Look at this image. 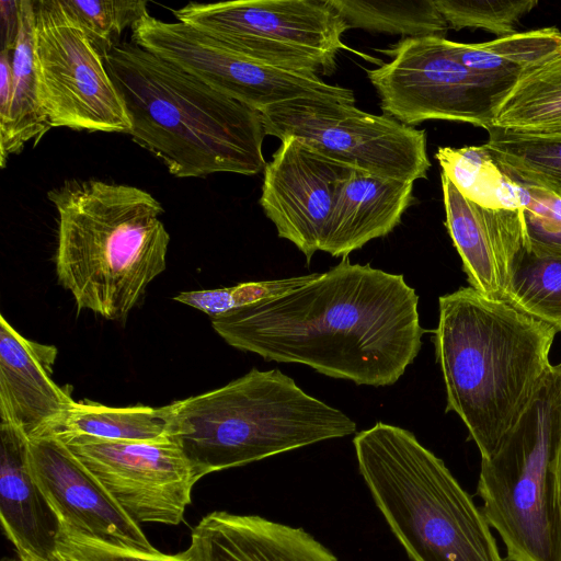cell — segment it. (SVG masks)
Returning a JSON list of instances; mask_svg holds the SVG:
<instances>
[{"label":"cell","instance_id":"7402d4cb","mask_svg":"<svg viewBox=\"0 0 561 561\" xmlns=\"http://www.w3.org/2000/svg\"><path fill=\"white\" fill-rule=\"evenodd\" d=\"M485 149L512 181L561 197V129L517 130L490 127Z\"/></svg>","mask_w":561,"mask_h":561},{"label":"cell","instance_id":"ffe728a7","mask_svg":"<svg viewBox=\"0 0 561 561\" xmlns=\"http://www.w3.org/2000/svg\"><path fill=\"white\" fill-rule=\"evenodd\" d=\"M27 438L0 423V518L16 553L55 556L58 524L27 466Z\"/></svg>","mask_w":561,"mask_h":561},{"label":"cell","instance_id":"603a6c76","mask_svg":"<svg viewBox=\"0 0 561 561\" xmlns=\"http://www.w3.org/2000/svg\"><path fill=\"white\" fill-rule=\"evenodd\" d=\"M87 435L112 440H156L171 436L168 405L108 407L75 401L47 435ZM46 436V435H44Z\"/></svg>","mask_w":561,"mask_h":561},{"label":"cell","instance_id":"e575fe53","mask_svg":"<svg viewBox=\"0 0 561 561\" xmlns=\"http://www.w3.org/2000/svg\"><path fill=\"white\" fill-rule=\"evenodd\" d=\"M18 556L21 557L24 561H62L56 554L51 559H43L28 553L18 552Z\"/></svg>","mask_w":561,"mask_h":561},{"label":"cell","instance_id":"8992f818","mask_svg":"<svg viewBox=\"0 0 561 561\" xmlns=\"http://www.w3.org/2000/svg\"><path fill=\"white\" fill-rule=\"evenodd\" d=\"M353 444L377 507L413 561H504L482 510L412 432L377 422Z\"/></svg>","mask_w":561,"mask_h":561},{"label":"cell","instance_id":"836d02e7","mask_svg":"<svg viewBox=\"0 0 561 561\" xmlns=\"http://www.w3.org/2000/svg\"><path fill=\"white\" fill-rule=\"evenodd\" d=\"M556 482H557L558 502H559V507L561 511V442H560L557 460H556Z\"/></svg>","mask_w":561,"mask_h":561},{"label":"cell","instance_id":"cb8c5ba5","mask_svg":"<svg viewBox=\"0 0 561 561\" xmlns=\"http://www.w3.org/2000/svg\"><path fill=\"white\" fill-rule=\"evenodd\" d=\"M492 126L561 129V58L520 77L499 105Z\"/></svg>","mask_w":561,"mask_h":561},{"label":"cell","instance_id":"4dcf8cb0","mask_svg":"<svg viewBox=\"0 0 561 561\" xmlns=\"http://www.w3.org/2000/svg\"><path fill=\"white\" fill-rule=\"evenodd\" d=\"M482 44L502 73L518 79L561 58V32L556 27L515 33Z\"/></svg>","mask_w":561,"mask_h":561},{"label":"cell","instance_id":"2e32d148","mask_svg":"<svg viewBox=\"0 0 561 561\" xmlns=\"http://www.w3.org/2000/svg\"><path fill=\"white\" fill-rule=\"evenodd\" d=\"M445 226L470 287L506 299L514 263L529 243L523 207H488L466 197L442 172Z\"/></svg>","mask_w":561,"mask_h":561},{"label":"cell","instance_id":"1f68e13d","mask_svg":"<svg viewBox=\"0 0 561 561\" xmlns=\"http://www.w3.org/2000/svg\"><path fill=\"white\" fill-rule=\"evenodd\" d=\"M448 26L454 30L482 28L497 38L513 35L523 15L530 12L535 0H434Z\"/></svg>","mask_w":561,"mask_h":561},{"label":"cell","instance_id":"7c38bea8","mask_svg":"<svg viewBox=\"0 0 561 561\" xmlns=\"http://www.w3.org/2000/svg\"><path fill=\"white\" fill-rule=\"evenodd\" d=\"M96 479L137 524L179 525L192 492L204 476L180 444L168 436L156 440H112L87 435H51Z\"/></svg>","mask_w":561,"mask_h":561},{"label":"cell","instance_id":"30bf717a","mask_svg":"<svg viewBox=\"0 0 561 561\" xmlns=\"http://www.w3.org/2000/svg\"><path fill=\"white\" fill-rule=\"evenodd\" d=\"M266 135L297 137L353 169L415 182L431 167L426 133L333 98H298L262 113Z\"/></svg>","mask_w":561,"mask_h":561},{"label":"cell","instance_id":"83f0119b","mask_svg":"<svg viewBox=\"0 0 561 561\" xmlns=\"http://www.w3.org/2000/svg\"><path fill=\"white\" fill-rule=\"evenodd\" d=\"M99 54L117 47L122 33L149 14L144 0H59Z\"/></svg>","mask_w":561,"mask_h":561},{"label":"cell","instance_id":"44dd1931","mask_svg":"<svg viewBox=\"0 0 561 561\" xmlns=\"http://www.w3.org/2000/svg\"><path fill=\"white\" fill-rule=\"evenodd\" d=\"M51 128L42 106L34 60V3L19 1V23L12 49V92L7 122L0 126V167L32 139Z\"/></svg>","mask_w":561,"mask_h":561},{"label":"cell","instance_id":"52a82bcc","mask_svg":"<svg viewBox=\"0 0 561 561\" xmlns=\"http://www.w3.org/2000/svg\"><path fill=\"white\" fill-rule=\"evenodd\" d=\"M560 442L561 363L550 367L497 449L481 458L477 494L505 546V561H561Z\"/></svg>","mask_w":561,"mask_h":561},{"label":"cell","instance_id":"ac0fdd59","mask_svg":"<svg viewBox=\"0 0 561 561\" xmlns=\"http://www.w3.org/2000/svg\"><path fill=\"white\" fill-rule=\"evenodd\" d=\"M413 182L353 169L340 187L322 251L347 257L369 241L390 233L413 202Z\"/></svg>","mask_w":561,"mask_h":561},{"label":"cell","instance_id":"5b68a950","mask_svg":"<svg viewBox=\"0 0 561 561\" xmlns=\"http://www.w3.org/2000/svg\"><path fill=\"white\" fill-rule=\"evenodd\" d=\"M171 436L205 477L356 433V422L274 368L168 404Z\"/></svg>","mask_w":561,"mask_h":561},{"label":"cell","instance_id":"e0dca14e","mask_svg":"<svg viewBox=\"0 0 561 561\" xmlns=\"http://www.w3.org/2000/svg\"><path fill=\"white\" fill-rule=\"evenodd\" d=\"M57 353L54 345L24 337L0 317L1 423L26 438L47 435L76 401L69 387L53 379Z\"/></svg>","mask_w":561,"mask_h":561},{"label":"cell","instance_id":"4fadbf2b","mask_svg":"<svg viewBox=\"0 0 561 561\" xmlns=\"http://www.w3.org/2000/svg\"><path fill=\"white\" fill-rule=\"evenodd\" d=\"M133 43L259 112L298 98H333L355 103L352 90L316 75L293 72L237 55L195 27L150 14L131 27Z\"/></svg>","mask_w":561,"mask_h":561},{"label":"cell","instance_id":"d590c367","mask_svg":"<svg viewBox=\"0 0 561 561\" xmlns=\"http://www.w3.org/2000/svg\"><path fill=\"white\" fill-rule=\"evenodd\" d=\"M1 561H24L21 557H5Z\"/></svg>","mask_w":561,"mask_h":561},{"label":"cell","instance_id":"f1b7e54d","mask_svg":"<svg viewBox=\"0 0 561 561\" xmlns=\"http://www.w3.org/2000/svg\"><path fill=\"white\" fill-rule=\"evenodd\" d=\"M55 554L62 561H206L199 538L192 533L190 546L167 554L108 542L58 524Z\"/></svg>","mask_w":561,"mask_h":561},{"label":"cell","instance_id":"d4e9b609","mask_svg":"<svg viewBox=\"0 0 561 561\" xmlns=\"http://www.w3.org/2000/svg\"><path fill=\"white\" fill-rule=\"evenodd\" d=\"M348 28L408 37H444L449 26L434 0H331Z\"/></svg>","mask_w":561,"mask_h":561},{"label":"cell","instance_id":"484cf974","mask_svg":"<svg viewBox=\"0 0 561 561\" xmlns=\"http://www.w3.org/2000/svg\"><path fill=\"white\" fill-rule=\"evenodd\" d=\"M442 172L469 199L488 207L519 208L518 185L507 178L482 146L440 147Z\"/></svg>","mask_w":561,"mask_h":561},{"label":"cell","instance_id":"3957f363","mask_svg":"<svg viewBox=\"0 0 561 561\" xmlns=\"http://www.w3.org/2000/svg\"><path fill=\"white\" fill-rule=\"evenodd\" d=\"M133 140L176 178L254 175L266 162L261 112L131 43L104 59Z\"/></svg>","mask_w":561,"mask_h":561},{"label":"cell","instance_id":"d6986e66","mask_svg":"<svg viewBox=\"0 0 561 561\" xmlns=\"http://www.w3.org/2000/svg\"><path fill=\"white\" fill-rule=\"evenodd\" d=\"M192 533L199 538L206 561H339L305 529L259 515L215 511Z\"/></svg>","mask_w":561,"mask_h":561},{"label":"cell","instance_id":"4316f807","mask_svg":"<svg viewBox=\"0 0 561 561\" xmlns=\"http://www.w3.org/2000/svg\"><path fill=\"white\" fill-rule=\"evenodd\" d=\"M505 300L560 332L561 253L537 251L528 243L514 263Z\"/></svg>","mask_w":561,"mask_h":561},{"label":"cell","instance_id":"9c48e42d","mask_svg":"<svg viewBox=\"0 0 561 561\" xmlns=\"http://www.w3.org/2000/svg\"><path fill=\"white\" fill-rule=\"evenodd\" d=\"M381 53L388 62L367 70L385 115L407 126L446 119L489 129L517 78L476 72L445 37H405Z\"/></svg>","mask_w":561,"mask_h":561},{"label":"cell","instance_id":"9a60e30c","mask_svg":"<svg viewBox=\"0 0 561 561\" xmlns=\"http://www.w3.org/2000/svg\"><path fill=\"white\" fill-rule=\"evenodd\" d=\"M27 466L57 524L127 547L152 550L139 524L51 435L27 438Z\"/></svg>","mask_w":561,"mask_h":561},{"label":"cell","instance_id":"ba28073f","mask_svg":"<svg viewBox=\"0 0 561 561\" xmlns=\"http://www.w3.org/2000/svg\"><path fill=\"white\" fill-rule=\"evenodd\" d=\"M174 16L237 55L293 72L330 76L346 48L348 27L331 0L191 2Z\"/></svg>","mask_w":561,"mask_h":561},{"label":"cell","instance_id":"f546056e","mask_svg":"<svg viewBox=\"0 0 561 561\" xmlns=\"http://www.w3.org/2000/svg\"><path fill=\"white\" fill-rule=\"evenodd\" d=\"M319 273L276 279L240 283L231 287L182 291L174 297L178 302L191 306L219 318L245 307L284 296L317 278Z\"/></svg>","mask_w":561,"mask_h":561},{"label":"cell","instance_id":"6da1fadb","mask_svg":"<svg viewBox=\"0 0 561 561\" xmlns=\"http://www.w3.org/2000/svg\"><path fill=\"white\" fill-rule=\"evenodd\" d=\"M211 327L264 360L373 387L399 381L425 333L419 295L402 274L348 257L284 296L211 319Z\"/></svg>","mask_w":561,"mask_h":561},{"label":"cell","instance_id":"d6a6232c","mask_svg":"<svg viewBox=\"0 0 561 561\" xmlns=\"http://www.w3.org/2000/svg\"><path fill=\"white\" fill-rule=\"evenodd\" d=\"M518 192L529 248L561 253V197L539 187L518 185Z\"/></svg>","mask_w":561,"mask_h":561},{"label":"cell","instance_id":"8fae6325","mask_svg":"<svg viewBox=\"0 0 561 561\" xmlns=\"http://www.w3.org/2000/svg\"><path fill=\"white\" fill-rule=\"evenodd\" d=\"M34 60L51 127L129 134L130 122L104 58L59 0H33Z\"/></svg>","mask_w":561,"mask_h":561},{"label":"cell","instance_id":"7a4b0ae2","mask_svg":"<svg viewBox=\"0 0 561 561\" xmlns=\"http://www.w3.org/2000/svg\"><path fill=\"white\" fill-rule=\"evenodd\" d=\"M558 332L470 286L438 298L433 343L446 412L461 419L481 458L497 449L533 401L552 366Z\"/></svg>","mask_w":561,"mask_h":561},{"label":"cell","instance_id":"5bb4252c","mask_svg":"<svg viewBox=\"0 0 561 561\" xmlns=\"http://www.w3.org/2000/svg\"><path fill=\"white\" fill-rule=\"evenodd\" d=\"M353 168L286 137L264 168L260 205L279 238L294 243L307 263L322 251L337 192Z\"/></svg>","mask_w":561,"mask_h":561},{"label":"cell","instance_id":"277c9868","mask_svg":"<svg viewBox=\"0 0 561 561\" xmlns=\"http://www.w3.org/2000/svg\"><path fill=\"white\" fill-rule=\"evenodd\" d=\"M57 210L56 272L78 310L125 318L167 268L170 236L148 192L99 180L48 192Z\"/></svg>","mask_w":561,"mask_h":561}]
</instances>
